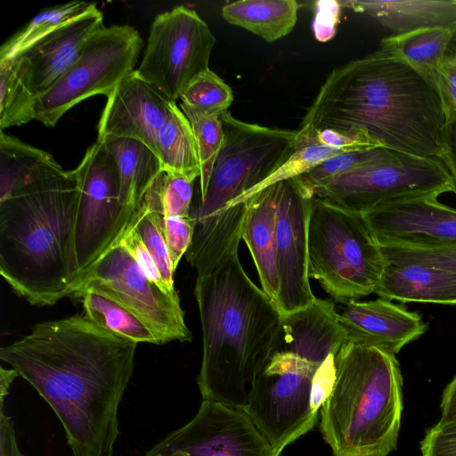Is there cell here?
Segmentation results:
<instances>
[{
    "mask_svg": "<svg viewBox=\"0 0 456 456\" xmlns=\"http://www.w3.org/2000/svg\"><path fill=\"white\" fill-rule=\"evenodd\" d=\"M202 331L197 384L202 400L242 409L267 362L282 314L248 277L234 253L194 286Z\"/></svg>",
    "mask_w": 456,
    "mask_h": 456,
    "instance_id": "3",
    "label": "cell"
},
{
    "mask_svg": "<svg viewBox=\"0 0 456 456\" xmlns=\"http://www.w3.org/2000/svg\"><path fill=\"white\" fill-rule=\"evenodd\" d=\"M86 291L109 297L132 312L164 344L191 340L177 291L167 292L151 281L120 244L110 248L77 277L69 297Z\"/></svg>",
    "mask_w": 456,
    "mask_h": 456,
    "instance_id": "10",
    "label": "cell"
},
{
    "mask_svg": "<svg viewBox=\"0 0 456 456\" xmlns=\"http://www.w3.org/2000/svg\"><path fill=\"white\" fill-rule=\"evenodd\" d=\"M386 265L362 214L313 197L308 220V274L336 301L375 292Z\"/></svg>",
    "mask_w": 456,
    "mask_h": 456,
    "instance_id": "7",
    "label": "cell"
},
{
    "mask_svg": "<svg viewBox=\"0 0 456 456\" xmlns=\"http://www.w3.org/2000/svg\"><path fill=\"white\" fill-rule=\"evenodd\" d=\"M447 118L438 90L403 59L379 48L334 69L301 126L358 129L387 149L439 159Z\"/></svg>",
    "mask_w": 456,
    "mask_h": 456,
    "instance_id": "2",
    "label": "cell"
},
{
    "mask_svg": "<svg viewBox=\"0 0 456 456\" xmlns=\"http://www.w3.org/2000/svg\"><path fill=\"white\" fill-rule=\"evenodd\" d=\"M224 141L203 200L191 207L193 238L185 256L197 276L212 272L239 253L249 194L294 151L297 131L243 122L227 111L220 117Z\"/></svg>",
    "mask_w": 456,
    "mask_h": 456,
    "instance_id": "5",
    "label": "cell"
},
{
    "mask_svg": "<svg viewBox=\"0 0 456 456\" xmlns=\"http://www.w3.org/2000/svg\"><path fill=\"white\" fill-rule=\"evenodd\" d=\"M281 182L273 183L248 200L242 228L245 241L258 274L261 289L277 305L280 277L276 252V222Z\"/></svg>",
    "mask_w": 456,
    "mask_h": 456,
    "instance_id": "20",
    "label": "cell"
},
{
    "mask_svg": "<svg viewBox=\"0 0 456 456\" xmlns=\"http://www.w3.org/2000/svg\"><path fill=\"white\" fill-rule=\"evenodd\" d=\"M438 90L448 118H456V27L441 63Z\"/></svg>",
    "mask_w": 456,
    "mask_h": 456,
    "instance_id": "41",
    "label": "cell"
},
{
    "mask_svg": "<svg viewBox=\"0 0 456 456\" xmlns=\"http://www.w3.org/2000/svg\"><path fill=\"white\" fill-rule=\"evenodd\" d=\"M362 215L380 247L456 245V209L440 203L436 196L395 201Z\"/></svg>",
    "mask_w": 456,
    "mask_h": 456,
    "instance_id": "16",
    "label": "cell"
},
{
    "mask_svg": "<svg viewBox=\"0 0 456 456\" xmlns=\"http://www.w3.org/2000/svg\"><path fill=\"white\" fill-rule=\"evenodd\" d=\"M145 456H163V455H161V454H154V455L145 454Z\"/></svg>",
    "mask_w": 456,
    "mask_h": 456,
    "instance_id": "47",
    "label": "cell"
},
{
    "mask_svg": "<svg viewBox=\"0 0 456 456\" xmlns=\"http://www.w3.org/2000/svg\"><path fill=\"white\" fill-rule=\"evenodd\" d=\"M334 355L330 354L317 369L312 387V407L314 411L319 412L320 409L329 396L335 381V362Z\"/></svg>",
    "mask_w": 456,
    "mask_h": 456,
    "instance_id": "42",
    "label": "cell"
},
{
    "mask_svg": "<svg viewBox=\"0 0 456 456\" xmlns=\"http://www.w3.org/2000/svg\"><path fill=\"white\" fill-rule=\"evenodd\" d=\"M346 342L371 346L395 355L427 330L420 315L390 300H351L338 311Z\"/></svg>",
    "mask_w": 456,
    "mask_h": 456,
    "instance_id": "18",
    "label": "cell"
},
{
    "mask_svg": "<svg viewBox=\"0 0 456 456\" xmlns=\"http://www.w3.org/2000/svg\"><path fill=\"white\" fill-rule=\"evenodd\" d=\"M453 29L428 28L391 35L380 41V48L403 59L438 90L440 67Z\"/></svg>",
    "mask_w": 456,
    "mask_h": 456,
    "instance_id": "26",
    "label": "cell"
},
{
    "mask_svg": "<svg viewBox=\"0 0 456 456\" xmlns=\"http://www.w3.org/2000/svg\"><path fill=\"white\" fill-rule=\"evenodd\" d=\"M387 300L456 305V273L419 264L387 263L374 292Z\"/></svg>",
    "mask_w": 456,
    "mask_h": 456,
    "instance_id": "21",
    "label": "cell"
},
{
    "mask_svg": "<svg viewBox=\"0 0 456 456\" xmlns=\"http://www.w3.org/2000/svg\"><path fill=\"white\" fill-rule=\"evenodd\" d=\"M157 154L164 172L191 181L200 175V165L191 126L176 102H171L157 136Z\"/></svg>",
    "mask_w": 456,
    "mask_h": 456,
    "instance_id": "27",
    "label": "cell"
},
{
    "mask_svg": "<svg viewBox=\"0 0 456 456\" xmlns=\"http://www.w3.org/2000/svg\"><path fill=\"white\" fill-rule=\"evenodd\" d=\"M380 248L387 263L419 264L456 273V245L440 248L387 245Z\"/></svg>",
    "mask_w": 456,
    "mask_h": 456,
    "instance_id": "36",
    "label": "cell"
},
{
    "mask_svg": "<svg viewBox=\"0 0 456 456\" xmlns=\"http://www.w3.org/2000/svg\"><path fill=\"white\" fill-rule=\"evenodd\" d=\"M102 140L117 163L124 220L128 225L143 196L163 172L161 161L155 151L139 141L128 138Z\"/></svg>",
    "mask_w": 456,
    "mask_h": 456,
    "instance_id": "23",
    "label": "cell"
},
{
    "mask_svg": "<svg viewBox=\"0 0 456 456\" xmlns=\"http://www.w3.org/2000/svg\"><path fill=\"white\" fill-rule=\"evenodd\" d=\"M76 297L81 299L85 316L96 325L137 343L164 344L146 323L116 301L91 291Z\"/></svg>",
    "mask_w": 456,
    "mask_h": 456,
    "instance_id": "30",
    "label": "cell"
},
{
    "mask_svg": "<svg viewBox=\"0 0 456 456\" xmlns=\"http://www.w3.org/2000/svg\"><path fill=\"white\" fill-rule=\"evenodd\" d=\"M170 103L134 69L107 96L97 126V138L136 140L157 153L158 132Z\"/></svg>",
    "mask_w": 456,
    "mask_h": 456,
    "instance_id": "17",
    "label": "cell"
},
{
    "mask_svg": "<svg viewBox=\"0 0 456 456\" xmlns=\"http://www.w3.org/2000/svg\"><path fill=\"white\" fill-rule=\"evenodd\" d=\"M401 154L386 147L349 151L331 157L297 177L313 192L338 175L360 167L395 160Z\"/></svg>",
    "mask_w": 456,
    "mask_h": 456,
    "instance_id": "32",
    "label": "cell"
},
{
    "mask_svg": "<svg viewBox=\"0 0 456 456\" xmlns=\"http://www.w3.org/2000/svg\"><path fill=\"white\" fill-rule=\"evenodd\" d=\"M118 244L131 255L144 274L160 289L167 292L175 291L167 289L152 256L134 228L128 225Z\"/></svg>",
    "mask_w": 456,
    "mask_h": 456,
    "instance_id": "39",
    "label": "cell"
},
{
    "mask_svg": "<svg viewBox=\"0 0 456 456\" xmlns=\"http://www.w3.org/2000/svg\"><path fill=\"white\" fill-rule=\"evenodd\" d=\"M0 456H25L20 450L14 429V420L0 411Z\"/></svg>",
    "mask_w": 456,
    "mask_h": 456,
    "instance_id": "44",
    "label": "cell"
},
{
    "mask_svg": "<svg viewBox=\"0 0 456 456\" xmlns=\"http://www.w3.org/2000/svg\"><path fill=\"white\" fill-rule=\"evenodd\" d=\"M93 3L72 1L37 13L0 47V63L23 55L37 42L86 11Z\"/></svg>",
    "mask_w": 456,
    "mask_h": 456,
    "instance_id": "31",
    "label": "cell"
},
{
    "mask_svg": "<svg viewBox=\"0 0 456 456\" xmlns=\"http://www.w3.org/2000/svg\"><path fill=\"white\" fill-rule=\"evenodd\" d=\"M216 41L208 24L193 9L175 6L155 16L135 71L175 102L190 81L209 69Z\"/></svg>",
    "mask_w": 456,
    "mask_h": 456,
    "instance_id": "12",
    "label": "cell"
},
{
    "mask_svg": "<svg viewBox=\"0 0 456 456\" xmlns=\"http://www.w3.org/2000/svg\"><path fill=\"white\" fill-rule=\"evenodd\" d=\"M295 141L300 142H317L328 147L349 152L381 146L366 132L358 129L336 130L331 128H315L309 126H300Z\"/></svg>",
    "mask_w": 456,
    "mask_h": 456,
    "instance_id": "35",
    "label": "cell"
},
{
    "mask_svg": "<svg viewBox=\"0 0 456 456\" xmlns=\"http://www.w3.org/2000/svg\"><path fill=\"white\" fill-rule=\"evenodd\" d=\"M48 152L0 132V201L19 190L63 175Z\"/></svg>",
    "mask_w": 456,
    "mask_h": 456,
    "instance_id": "24",
    "label": "cell"
},
{
    "mask_svg": "<svg viewBox=\"0 0 456 456\" xmlns=\"http://www.w3.org/2000/svg\"><path fill=\"white\" fill-rule=\"evenodd\" d=\"M128 225L136 231L147 247L167 289L175 290V270L166 239L165 216L154 183L143 196Z\"/></svg>",
    "mask_w": 456,
    "mask_h": 456,
    "instance_id": "29",
    "label": "cell"
},
{
    "mask_svg": "<svg viewBox=\"0 0 456 456\" xmlns=\"http://www.w3.org/2000/svg\"><path fill=\"white\" fill-rule=\"evenodd\" d=\"M37 98L31 65L26 56L0 63L1 130L36 119Z\"/></svg>",
    "mask_w": 456,
    "mask_h": 456,
    "instance_id": "28",
    "label": "cell"
},
{
    "mask_svg": "<svg viewBox=\"0 0 456 456\" xmlns=\"http://www.w3.org/2000/svg\"><path fill=\"white\" fill-rule=\"evenodd\" d=\"M137 344L76 314L35 324L0 359L53 410L73 456H113Z\"/></svg>",
    "mask_w": 456,
    "mask_h": 456,
    "instance_id": "1",
    "label": "cell"
},
{
    "mask_svg": "<svg viewBox=\"0 0 456 456\" xmlns=\"http://www.w3.org/2000/svg\"><path fill=\"white\" fill-rule=\"evenodd\" d=\"M335 381L320 409V430L333 456H387L397 447L403 377L395 355L344 343Z\"/></svg>",
    "mask_w": 456,
    "mask_h": 456,
    "instance_id": "6",
    "label": "cell"
},
{
    "mask_svg": "<svg viewBox=\"0 0 456 456\" xmlns=\"http://www.w3.org/2000/svg\"><path fill=\"white\" fill-rule=\"evenodd\" d=\"M74 172L79 187L75 233L78 276L119 242L127 224L117 163L103 140L96 139Z\"/></svg>",
    "mask_w": 456,
    "mask_h": 456,
    "instance_id": "13",
    "label": "cell"
},
{
    "mask_svg": "<svg viewBox=\"0 0 456 456\" xmlns=\"http://www.w3.org/2000/svg\"><path fill=\"white\" fill-rule=\"evenodd\" d=\"M195 222L190 216H165V232L173 268L175 271L178 264L191 246Z\"/></svg>",
    "mask_w": 456,
    "mask_h": 456,
    "instance_id": "38",
    "label": "cell"
},
{
    "mask_svg": "<svg viewBox=\"0 0 456 456\" xmlns=\"http://www.w3.org/2000/svg\"><path fill=\"white\" fill-rule=\"evenodd\" d=\"M142 45L138 30L130 25L103 26L69 69L37 95L36 119L53 127L77 103L97 94L107 97L135 69Z\"/></svg>",
    "mask_w": 456,
    "mask_h": 456,
    "instance_id": "9",
    "label": "cell"
},
{
    "mask_svg": "<svg viewBox=\"0 0 456 456\" xmlns=\"http://www.w3.org/2000/svg\"><path fill=\"white\" fill-rule=\"evenodd\" d=\"M452 191L451 175L437 158L402 153L397 159L360 167L316 188L314 197L364 214L395 201Z\"/></svg>",
    "mask_w": 456,
    "mask_h": 456,
    "instance_id": "11",
    "label": "cell"
},
{
    "mask_svg": "<svg viewBox=\"0 0 456 456\" xmlns=\"http://www.w3.org/2000/svg\"><path fill=\"white\" fill-rule=\"evenodd\" d=\"M320 365L273 344L251 385L242 410L280 454L316 423L312 387Z\"/></svg>",
    "mask_w": 456,
    "mask_h": 456,
    "instance_id": "8",
    "label": "cell"
},
{
    "mask_svg": "<svg viewBox=\"0 0 456 456\" xmlns=\"http://www.w3.org/2000/svg\"><path fill=\"white\" fill-rule=\"evenodd\" d=\"M439 159L451 175L452 192L456 194V118H447Z\"/></svg>",
    "mask_w": 456,
    "mask_h": 456,
    "instance_id": "43",
    "label": "cell"
},
{
    "mask_svg": "<svg viewBox=\"0 0 456 456\" xmlns=\"http://www.w3.org/2000/svg\"><path fill=\"white\" fill-rule=\"evenodd\" d=\"M146 454L163 456H280L239 408L202 400L195 416Z\"/></svg>",
    "mask_w": 456,
    "mask_h": 456,
    "instance_id": "14",
    "label": "cell"
},
{
    "mask_svg": "<svg viewBox=\"0 0 456 456\" xmlns=\"http://www.w3.org/2000/svg\"><path fill=\"white\" fill-rule=\"evenodd\" d=\"M193 181L183 176L162 172L154 184L159 192L165 216H190L193 195Z\"/></svg>",
    "mask_w": 456,
    "mask_h": 456,
    "instance_id": "37",
    "label": "cell"
},
{
    "mask_svg": "<svg viewBox=\"0 0 456 456\" xmlns=\"http://www.w3.org/2000/svg\"><path fill=\"white\" fill-rule=\"evenodd\" d=\"M19 377L15 370L0 368V409L4 410V398L8 395L9 388L13 380Z\"/></svg>",
    "mask_w": 456,
    "mask_h": 456,
    "instance_id": "46",
    "label": "cell"
},
{
    "mask_svg": "<svg viewBox=\"0 0 456 456\" xmlns=\"http://www.w3.org/2000/svg\"><path fill=\"white\" fill-rule=\"evenodd\" d=\"M440 408L441 421L456 420V375L443 392Z\"/></svg>",
    "mask_w": 456,
    "mask_h": 456,
    "instance_id": "45",
    "label": "cell"
},
{
    "mask_svg": "<svg viewBox=\"0 0 456 456\" xmlns=\"http://www.w3.org/2000/svg\"><path fill=\"white\" fill-rule=\"evenodd\" d=\"M181 104L203 115L220 118L233 102L232 88L210 69L193 77L182 92Z\"/></svg>",
    "mask_w": 456,
    "mask_h": 456,
    "instance_id": "34",
    "label": "cell"
},
{
    "mask_svg": "<svg viewBox=\"0 0 456 456\" xmlns=\"http://www.w3.org/2000/svg\"><path fill=\"white\" fill-rule=\"evenodd\" d=\"M420 451L422 456H456V420H440L427 429Z\"/></svg>",
    "mask_w": 456,
    "mask_h": 456,
    "instance_id": "40",
    "label": "cell"
},
{
    "mask_svg": "<svg viewBox=\"0 0 456 456\" xmlns=\"http://www.w3.org/2000/svg\"><path fill=\"white\" fill-rule=\"evenodd\" d=\"M298 8L295 0H241L225 4L222 16L228 23L273 43L292 31Z\"/></svg>",
    "mask_w": 456,
    "mask_h": 456,
    "instance_id": "25",
    "label": "cell"
},
{
    "mask_svg": "<svg viewBox=\"0 0 456 456\" xmlns=\"http://www.w3.org/2000/svg\"><path fill=\"white\" fill-rule=\"evenodd\" d=\"M180 108L187 117L194 134L200 165L199 177V200L204 199L215 162L224 141L223 123L220 118L197 112L183 104Z\"/></svg>",
    "mask_w": 456,
    "mask_h": 456,
    "instance_id": "33",
    "label": "cell"
},
{
    "mask_svg": "<svg viewBox=\"0 0 456 456\" xmlns=\"http://www.w3.org/2000/svg\"><path fill=\"white\" fill-rule=\"evenodd\" d=\"M313 192L295 176L281 181L276 222L280 277L277 307L287 314L316 298L308 274V220Z\"/></svg>",
    "mask_w": 456,
    "mask_h": 456,
    "instance_id": "15",
    "label": "cell"
},
{
    "mask_svg": "<svg viewBox=\"0 0 456 456\" xmlns=\"http://www.w3.org/2000/svg\"><path fill=\"white\" fill-rule=\"evenodd\" d=\"M338 4L372 18L393 35L456 27V0H349Z\"/></svg>",
    "mask_w": 456,
    "mask_h": 456,
    "instance_id": "22",
    "label": "cell"
},
{
    "mask_svg": "<svg viewBox=\"0 0 456 456\" xmlns=\"http://www.w3.org/2000/svg\"><path fill=\"white\" fill-rule=\"evenodd\" d=\"M103 26L102 13L93 3L83 13L37 42L23 54L30 62L37 95L69 69L89 38Z\"/></svg>",
    "mask_w": 456,
    "mask_h": 456,
    "instance_id": "19",
    "label": "cell"
},
{
    "mask_svg": "<svg viewBox=\"0 0 456 456\" xmlns=\"http://www.w3.org/2000/svg\"><path fill=\"white\" fill-rule=\"evenodd\" d=\"M79 187L73 170L26 186L0 201V274L30 305L69 297Z\"/></svg>",
    "mask_w": 456,
    "mask_h": 456,
    "instance_id": "4",
    "label": "cell"
}]
</instances>
